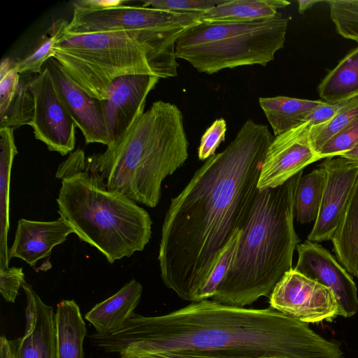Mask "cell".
I'll return each instance as SVG.
<instances>
[{
	"mask_svg": "<svg viewBox=\"0 0 358 358\" xmlns=\"http://www.w3.org/2000/svg\"><path fill=\"white\" fill-rule=\"evenodd\" d=\"M66 27L55 43L52 57L90 96L108 99L113 81L122 76H155L148 49L132 33L74 34L66 32Z\"/></svg>",
	"mask_w": 358,
	"mask_h": 358,
	"instance_id": "cell-7",
	"label": "cell"
},
{
	"mask_svg": "<svg viewBox=\"0 0 358 358\" xmlns=\"http://www.w3.org/2000/svg\"><path fill=\"white\" fill-rule=\"evenodd\" d=\"M357 115L358 103L343 108L328 122L312 127L308 133V138L315 152L318 155L322 146Z\"/></svg>",
	"mask_w": 358,
	"mask_h": 358,
	"instance_id": "cell-28",
	"label": "cell"
},
{
	"mask_svg": "<svg viewBox=\"0 0 358 358\" xmlns=\"http://www.w3.org/2000/svg\"><path fill=\"white\" fill-rule=\"evenodd\" d=\"M15 62H12L9 58H4L1 60L0 65V80H1L14 66Z\"/></svg>",
	"mask_w": 358,
	"mask_h": 358,
	"instance_id": "cell-39",
	"label": "cell"
},
{
	"mask_svg": "<svg viewBox=\"0 0 358 358\" xmlns=\"http://www.w3.org/2000/svg\"><path fill=\"white\" fill-rule=\"evenodd\" d=\"M223 1L224 0H152L143 1L142 6L200 15Z\"/></svg>",
	"mask_w": 358,
	"mask_h": 358,
	"instance_id": "cell-32",
	"label": "cell"
},
{
	"mask_svg": "<svg viewBox=\"0 0 358 358\" xmlns=\"http://www.w3.org/2000/svg\"><path fill=\"white\" fill-rule=\"evenodd\" d=\"M227 122L224 118L215 120L202 135L198 148V157L206 160L215 154L220 144L225 139Z\"/></svg>",
	"mask_w": 358,
	"mask_h": 358,
	"instance_id": "cell-33",
	"label": "cell"
},
{
	"mask_svg": "<svg viewBox=\"0 0 358 358\" xmlns=\"http://www.w3.org/2000/svg\"><path fill=\"white\" fill-rule=\"evenodd\" d=\"M143 286L132 279L115 294L96 303L85 319L99 334H106L120 329L134 313L142 295Z\"/></svg>",
	"mask_w": 358,
	"mask_h": 358,
	"instance_id": "cell-18",
	"label": "cell"
},
{
	"mask_svg": "<svg viewBox=\"0 0 358 358\" xmlns=\"http://www.w3.org/2000/svg\"><path fill=\"white\" fill-rule=\"evenodd\" d=\"M287 26L288 18L280 13L247 22H201L177 40L176 57L207 74L241 66H266L283 48Z\"/></svg>",
	"mask_w": 358,
	"mask_h": 358,
	"instance_id": "cell-6",
	"label": "cell"
},
{
	"mask_svg": "<svg viewBox=\"0 0 358 358\" xmlns=\"http://www.w3.org/2000/svg\"><path fill=\"white\" fill-rule=\"evenodd\" d=\"M55 87L86 144L99 143L108 146L110 141L103 118L100 100L90 96L65 73L53 57L45 64Z\"/></svg>",
	"mask_w": 358,
	"mask_h": 358,
	"instance_id": "cell-15",
	"label": "cell"
},
{
	"mask_svg": "<svg viewBox=\"0 0 358 358\" xmlns=\"http://www.w3.org/2000/svg\"><path fill=\"white\" fill-rule=\"evenodd\" d=\"M325 180L326 171L321 164L310 173L301 177L294 201V213L299 223L305 224L317 219Z\"/></svg>",
	"mask_w": 358,
	"mask_h": 358,
	"instance_id": "cell-25",
	"label": "cell"
},
{
	"mask_svg": "<svg viewBox=\"0 0 358 358\" xmlns=\"http://www.w3.org/2000/svg\"><path fill=\"white\" fill-rule=\"evenodd\" d=\"M159 79L153 75L131 74L113 81L108 98L100 100L110 145L144 113L146 98Z\"/></svg>",
	"mask_w": 358,
	"mask_h": 358,
	"instance_id": "cell-14",
	"label": "cell"
},
{
	"mask_svg": "<svg viewBox=\"0 0 358 358\" xmlns=\"http://www.w3.org/2000/svg\"><path fill=\"white\" fill-rule=\"evenodd\" d=\"M295 271L329 288L339 306V315L350 317L358 312L357 288L350 274L321 245L308 240L296 246Z\"/></svg>",
	"mask_w": 358,
	"mask_h": 358,
	"instance_id": "cell-13",
	"label": "cell"
},
{
	"mask_svg": "<svg viewBox=\"0 0 358 358\" xmlns=\"http://www.w3.org/2000/svg\"><path fill=\"white\" fill-rule=\"evenodd\" d=\"M26 325L24 335L10 341L13 358H56L55 313L24 281Z\"/></svg>",
	"mask_w": 358,
	"mask_h": 358,
	"instance_id": "cell-16",
	"label": "cell"
},
{
	"mask_svg": "<svg viewBox=\"0 0 358 358\" xmlns=\"http://www.w3.org/2000/svg\"><path fill=\"white\" fill-rule=\"evenodd\" d=\"M322 2L317 0H299L298 1L299 4V12L300 13H304L306 10L310 8L315 4Z\"/></svg>",
	"mask_w": 358,
	"mask_h": 358,
	"instance_id": "cell-41",
	"label": "cell"
},
{
	"mask_svg": "<svg viewBox=\"0 0 358 358\" xmlns=\"http://www.w3.org/2000/svg\"><path fill=\"white\" fill-rule=\"evenodd\" d=\"M241 230H237L220 252L211 273L199 291L195 302L211 299L232 262Z\"/></svg>",
	"mask_w": 358,
	"mask_h": 358,
	"instance_id": "cell-30",
	"label": "cell"
},
{
	"mask_svg": "<svg viewBox=\"0 0 358 358\" xmlns=\"http://www.w3.org/2000/svg\"><path fill=\"white\" fill-rule=\"evenodd\" d=\"M17 154L13 129L0 128V269L9 267L10 184L13 162Z\"/></svg>",
	"mask_w": 358,
	"mask_h": 358,
	"instance_id": "cell-21",
	"label": "cell"
},
{
	"mask_svg": "<svg viewBox=\"0 0 358 358\" xmlns=\"http://www.w3.org/2000/svg\"><path fill=\"white\" fill-rule=\"evenodd\" d=\"M56 358H84L86 325L74 300H62L55 313Z\"/></svg>",
	"mask_w": 358,
	"mask_h": 358,
	"instance_id": "cell-20",
	"label": "cell"
},
{
	"mask_svg": "<svg viewBox=\"0 0 358 358\" xmlns=\"http://www.w3.org/2000/svg\"><path fill=\"white\" fill-rule=\"evenodd\" d=\"M324 103L322 100H308L283 96L259 99V106L275 136L304 122L314 109Z\"/></svg>",
	"mask_w": 358,
	"mask_h": 358,
	"instance_id": "cell-23",
	"label": "cell"
},
{
	"mask_svg": "<svg viewBox=\"0 0 358 358\" xmlns=\"http://www.w3.org/2000/svg\"><path fill=\"white\" fill-rule=\"evenodd\" d=\"M68 23L69 22L64 20L55 22L42 36L34 50L22 60L15 63L14 68L20 74L27 72L34 74L41 73L43 65L52 57L55 43Z\"/></svg>",
	"mask_w": 358,
	"mask_h": 358,
	"instance_id": "cell-27",
	"label": "cell"
},
{
	"mask_svg": "<svg viewBox=\"0 0 358 358\" xmlns=\"http://www.w3.org/2000/svg\"><path fill=\"white\" fill-rule=\"evenodd\" d=\"M0 358H13L10 341L5 336L0 338Z\"/></svg>",
	"mask_w": 358,
	"mask_h": 358,
	"instance_id": "cell-38",
	"label": "cell"
},
{
	"mask_svg": "<svg viewBox=\"0 0 358 358\" xmlns=\"http://www.w3.org/2000/svg\"><path fill=\"white\" fill-rule=\"evenodd\" d=\"M122 1H98V0H83L76 1L73 3V7H79L88 9H103L122 5Z\"/></svg>",
	"mask_w": 358,
	"mask_h": 358,
	"instance_id": "cell-37",
	"label": "cell"
},
{
	"mask_svg": "<svg viewBox=\"0 0 358 358\" xmlns=\"http://www.w3.org/2000/svg\"><path fill=\"white\" fill-rule=\"evenodd\" d=\"M188 146L181 110L157 101L103 152L86 157L85 166L97 173L108 190L155 208L163 180L187 159Z\"/></svg>",
	"mask_w": 358,
	"mask_h": 358,
	"instance_id": "cell-4",
	"label": "cell"
},
{
	"mask_svg": "<svg viewBox=\"0 0 358 358\" xmlns=\"http://www.w3.org/2000/svg\"><path fill=\"white\" fill-rule=\"evenodd\" d=\"M268 303L270 308L306 324L330 321L339 315L333 292L294 268L276 284Z\"/></svg>",
	"mask_w": 358,
	"mask_h": 358,
	"instance_id": "cell-9",
	"label": "cell"
},
{
	"mask_svg": "<svg viewBox=\"0 0 358 358\" xmlns=\"http://www.w3.org/2000/svg\"><path fill=\"white\" fill-rule=\"evenodd\" d=\"M25 281L22 267L0 269V293L7 302L14 303L19 289Z\"/></svg>",
	"mask_w": 358,
	"mask_h": 358,
	"instance_id": "cell-34",
	"label": "cell"
},
{
	"mask_svg": "<svg viewBox=\"0 0 358 358\" xmlns=\"http://www.w3.org/2000/svg\"><path fill=\"white\" fill-rule=\"evenodd\" d=\"M106 352H179L215 358H343L340 347L307 324L271 308L213 300L159 316L134 313L119 329L91 336Z\"/></svg>",
	"mask_w": 358,
	"mask_h": 358,
	"instance_id": "cell-2",
	"label": "cell"
},
{
	"mask_svg": "<svg viewBox=\"0 0 358 358\" xmlns=\"http://www.w3.org/2000/svg\"><path fill=\"white\" fill-rule=\"evenodd\" d=\"M358 143V115L320 150V159L338 157Z\"/></svg>",
	"mask_w": 358,
	"mask_h": 358,
	"instance_id": "cell-31",
	"label": "cell"
},
{
	"mask_svg": "<svg viewBox=\"0 0 358 358\" xmlns=\"http://www.w3.org/2000/svg\"><path fill=\"white\" fill-rule=\"evenodd\" d=\"M83 150L69 154L55 176L62 185L56 200L59 217L81 241L97 249L110 264L142 251L152 235L149 213L85 166Z\"/></svg>",
	"mask_w": 358,
	"mask_h": 358,
	"instance_id": "cell-5",
	"label": "cell"
},
{
	"mask_svg": "<svg viewBox=\"0 0 358 358\" xmlns=\"http://www.w3.org/2000/svg\"><path fill=\"white\" fill-rule=\"evenodd\" d=\"M20 74L14 68L0 80V115L8 108L19 83Z\"/></svg>",
	"mask_w": 358,
	"mask_h": 358,
	"instance_id": "cell-35",
	"label": "cell"
},
{
	"mask_svg": "<svg viewBox=\"0 0 358 358\" xmlns=\"http://www.w3.org/2000/svg\"><path fill=\"white\" fill-rule=\"evenodd\" d=\"M312 127L306 120L273 139L262 167L259 190L278 187L308 165L321 159L309 141L308 133Z\"/></svg>",
	"mask_w": 358,
	"mask_h": 358,
	"instance_id": "cell-11",
	"label": "cell"
},
{
	"mask_svg": "<svg viewBox=\"0 0 358 358\" xmlns=\"http://www.w3.org/2000/svg\"><path fill=\"white\" fill-rule=\"evenodd\" d=\"M303 171L283 184L258 190L241 228L231 264L212 300L245 307L269 297L285 273L300 239L294 226V201Z\"/></svg>",
	"mask_w": 358,
	"mask_h": 358,
	"instance_id": "cell-3",
	"label": "cell"
},
{
	"mask_svg": "<svg viewBox=\"0 0 358 358\" xmlns=\"http://www.w3.org/2000/svg\"><path fill=\"white\" fill-rule=\"evenodd\" d=\"M330 17L337 32L358 43V0H330Z\"/></svg>",
	"mask_w": 358,
	"mask_h": 358,
	"instance_id": "cell-29",
	"label": "cell"
},
{
	"mask_svg": "<svg viewBox=\"0 0 358 358\" xmlns=\"http://www.w3.org/2000/svg\"><path fill=\"white\" fill-rule=\"evenodd\" d=\"M120 358H215L189 355L179 352H159L137 354H122Z\"/></svg>",
	"mask_w": 358,
	"mask_h": 358,
	"instance_id": "cell-36",
	"label": "cell"
},
{
	"mask_svg": "<svg viewBox=\"0 0 358 358\" xmlns=\"http://www.w3.org/2000/svg\"><path fill=\"white\" fill-rule=\"evenodd\" d=\"M35 74L20 73L15 94L8 108L0 115V128L17 129L24 125H31L35 108L34 96L31 84Z\"/></svg>",
	"mask_w": 358,
	"mask_h": 358,
	"instance_id": "cell-26",
	"label": "cell"
},
{
	"mask_svg": "<svg viewBox=\"0 0 358 358\" xmlns=\"http://www.w3.org/2000/svg\"><path fill=\"white\" fill-rule=\"evenodd\" d=\"M339 157L348 159L358 165V143L350 150L341 155Z\"/></svg>",
	"mask_w": 358,
	"mask_h": 358,
	"instance_id": "cell-40",
	"label": "cell"
},
{
	"mask_svg": "<svg viewBox=\"0 0 358 358\" xmlns=\"http://www.w3.org/2000/svg\"><path fill=\"white\" fill-rule=\"evenodd\" d=\"M331 241L341 264L358 278V179Z\"/></svg>",
	"mask_w": 358,
	"mask_h": 358,
	"instance_id": "cell-22",
	"label": "cell"
},
{
	"mask_svg": "<svg viewBox=\"0 0 358 358\" xmlns=\"http://www.w3.org/2000/svg\"><path fill=\"white\" fill-rule=\"evenodd\" d=\"M273 138L267 125L248 119L171 199L158 260L163 282L180 299L195 302L220 252L244 225Z\"/></svg>",
	"mask_w": 358,
	"mask_h": 358,
	"instance_id": "cell-1",
	"label": "cell"
},
{
	"mask_svg": "<svg viewBox=\"0 0 358 358\" xmlns=\"http://www.w3.org/2000/svg\"><path fill=\"white\" fill-rule=\"evenodd\" d=\"M34 96V115L31 124L35 138L45 144L50 151L65 156L76 145V125L61 100L45 66L35 74L31 84Z\"/></svg>",
	"mask_w": 358,
	"mask_h": 358,
	"instance_id": "cell-10",
	"label": "cell"
},
{
	"mask_svg": "<svg viewBox=\"0 0 358 358\" xmlns=\"http://www.w3.org/2000/svg\"><path fill=\"white\" fill-rule=\"evenodd\" d=\"M199 14L178 13L144 6L120 5L103 9L73 7L65 31L83 34L127 31L136 35L150 52V65L159 78L178 75L177 40L200 24Z\"/></svg>",
	"mask_w": 358,
	"mask_h": 358,
	"instance_id": "cell-8",
	"label": "cell"
},
{
	"mask_svg": "<svg viewBox=\"0 0 358 358\" xmlns=\"http://www.w3.org/2000/svg\"><path fill=\"white\" fill-rule=\"evenodd\" d=\"M73 229L62 218L54 221L19 220L8 257L22 259L30 266L50 256L56 245L63 243Z\"/></svg>",
	"mask_w": 358,
	"mask_h": 358,
	"instance_id": "cell-17",
	"label": "cell"
},
{
	"mask_svg": "<svg viewBox=\"0 0 358 358\" xmlns=\"http://www.w3.org/2000/svg\"><path fill=\"white\" fill-rule=\"evenodd\" d=\"M290 2L284 0H224L199 15L203 23H238L274 17Z\"/></svg>",
	"mask_w": 358,
	"mask_h": 358,
	"instance_id": "cell-19",
	"label": "cell"
},
{
	"mask_svg": "<svg viewBox=\"0 0 358 358\" xmlns=\"http://www.w3.org/2000/svg\"><path fill=\"white\" fill-rule=\"evenodd\" d=\"M322 101L335 103L358 94V46L350 51L317 87Z\"/></svg>",
	"mask_w": 358,
	"mask_h": 358,
	"instance_id": "cell-24",
	"label": "cell"
},
{
	"mask_svg": "<svg viewBox=\"0 0 358 358\" xmlns=\"http://www.w3.org/2000/svg\"><path fill=\"white\" fill-rule=\"evenodd\" d=\"M326 171L322 202L308 240H331L358 179V165L341 157H327L320 164Z\"/></svg>",
	"mask_w": 358,
	"mask_h": 358,
	"instance_id": "cell-12",
	"label": "cell"
}]
</instances>
